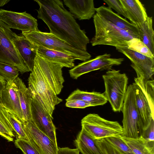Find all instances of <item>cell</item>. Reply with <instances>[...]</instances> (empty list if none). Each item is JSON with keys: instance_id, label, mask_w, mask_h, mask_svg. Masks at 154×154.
<instances>
[{"instance_id": "cell-27", "label": "cell", "mask_w": 154, "mask_h": 154, "mask_svg": "<svg viewBox=\"0 0 154 154\" xmlns=\"http://www.w3.org/2000/svg\"><path fill=\"white\" fill-rule=\"evenodd\" d=\"M14 132L6 110L0 108V135L9 142L13 141L15 136Z\"/></svg>"}, {"instance_id": "cell-29", "label": "cell", "mask_w": 154, "mask_h": 154, "mask_svg": "<svg viewBox=\"0 0 154 154\" xmlns=\"http://www.w3.org/2000/svg\"><path fill=\"white\" fill-rule=\"evenodd\" d=\"M7 112L8 116L13 128L16 139L29 141L21 122L14 115L7 111Z\"/></svg>"}, {"instance_id": "cell-5", "label": "cell", "mask_w": 154, "mask_h": 154, "mask_svg": "<svg viewBox=\"0 0 154 154\" xmlns=\"http://www.w3.org/2000/svg\"><path fill=\"white\" fill-rule=\"evenodd\" d=\"M28 81V88L32 97L36 99L53 118L55 106L63 100L53 91L35 63Z\"/></svg>"}, {"instance_id": "cell-2", "label": "cell", "mask_w": 154, "mask_h": 154, "mask_svg": "<svg viewBox=\"0 0 154 154\" xmlns=\"http://www.w3.org/2000/svg\"><path fill=\"white\" fill-rule=\"evenodd\" d=\"M95 35L91 41L92 46L106 45L127 47L126 42L134 35L107 21L96 13L93 17Z\"/></svg>"}, {"instance_id": "cell-37", "label": "cell", "mask_w": 154, "mask_h": 154, "mask_svg": "<svg viewBox=\"0 0 154 154\" xmlns=\"http://www.w3.org/2000/svg\"><path fill=\"white\" fill-rule=\"evenodd\" d=\"M57 154H79L78 149H72L69 148H58Z\"/></svg>"}, {"instance_id": "cell-31", "label": "cell", "mask_w": 154, "mask_h": 154, "mask_svg": "<svg viewBox=\"0 0 154 154\" xmlns=\"http://www.w3.org/2000/svg\"><path fill=\"white\" fill-rule=\"evenodd\" d=\"M105 139L124 154H134L129 146L120 137V136L111 137Z\"/></svg>"}, {"instance_id": "cell-33", "label": "cell", "mask_w": 154, "mask_h": 154, "mask_svg": "<svg viewBox=\"0 0 154 154\" xmlns=\"http://www.w3.org/2000/svg\"><path fill=\"white\" fill-rule=\"evenodd\" d=\"M97 142L105 154H124L105 138L97 140Z\"/></svg>"}, {"instance_id": "cell-4", "label": "cell", "mask_w": 154, "mask_h": 154, "mask_svg": "<svg viewBox=\"0 0 154 154\" xmlns=\"http://www.w3.org/2000/svg\"><path fill=\"white\" fill-rule=\"evenodd\" d=\"M134 91V82L127 87L121 110L123 115L122 136L128 138H138L142 136L146 128L136 106Z\"/></svg>"}, {"instance_id": "cell-16", "label": "cell", "mask_w": 154, "mask_h": 154, "mask_svg": "<svg viewBox=\"0 0 154 154\" xmlns=\"http://www.w3.org/2000/svg\"><path fill=\"white\" fill-rule=\"evenodd\" d=\"M13 42L25 65L29 72H31L37 54L38 46L23 35H17Z\"/></svg>"}, {"instance_id": "cell-23", "label": "cell", "mask_w": 154, "mask_h": 154, "mask_svg": "<svg viewBox=\"0 0 154 154\" xmlns=\"http://www.w3.org/2000/svg\"><path fill=\"white\" fill-rule=\"evenodd\" d=\"M37 53L47 60L63 67L73 68L75 66V59L72 56L63 52L38 46Z\"/></svg>"}, {"instance_id": "cell-15", "label": "cell", "mask_w": 154, "mask_h": 154, "mask_svg": "<svg viewBox=\"0 0 154 154\" xmlns=\"http://www.w3.org/2000/svg\"><path fill=\"white\" fill-rule=\"evenodd\" d=\"M1 101L3 107L16 116L23 123L17 89L14 81L6 82L2 91Z\"/></svg>"}, {"instance_id": "cell-26", "label": "cell", "mask_w": 154, "mask_h": 154, "mask_svg": "<svg viewBox=\"0 0 154 154\" xmlns=\"http://www.w3.org/2000/svg\"><path fill=\"white\" fill-rule=\"evenodd\" d=\"M139 39L148 48L154 55V31L152 27V18L148 17L142 23L137 26Z\"/></svg>"}, {"instance_id": "cell-24", "label": "cell", "mask_w": 154, "mask_h": 154, "mask_svg": "<svg viewBox=\"0 0 154 154\" xmlns=\"http://www.w3.org/2000/svg\"><path fill=\"white\" fill-rule=\"evenodd\" d=\"M72 99L82 100L89 103L91 106L103 105L107 102L103 93L84 91L79 89L72 92L66 100Z\"/></svg>"}, {"instance_id": "cell-1", "label": "cell", "mask_w": 154, "mask_h": 154, "mask_svg": "<svg viewBox=\"0 0 154 154\" xmlns=\"http://www.w3.org/2000/svg\"><path fill=\"white\" fill-rule=\"evenodd\" d=\"M39 8L37 17L48 27L50 33L68 44L87 51L89 39L60 0H34Z\"/></svg>"}, {"instance_id": "cell-36", "label": "cell", "mask_w": 154, "mask_h": 154, "mask_svg": "<svg viewBox=\"0 0 154 154\" xmlns=\"http://www.w3.org/2000/svg\"><path fill=\"white\" fill-rule=\"evenodd\" d=\"M66 106L71 108H84L91 106L88 103L81 100L72 99L66 100Z\"/></svg>"}, {"instance_id": "cell-35", "label": "cell", "mask_w": 154, "mask_h": 154, "mask_svg": "<svg viewBox=\"0 0 154 154\" xmlns=\"http://www.w3.org/2000/svg\"><path fill=\"white\" fill-rule=\"evenodd\" d=\"M146 140L154 141V119H152L149 124L144 129L142 136Z\"/></svg>"}, {"instance_id": "cell-11", "label": "cell", "mask_w": 154, "mask_h": 154, "mask_svg": "<svg viewBox=\"0 0 154 154\" xmlns=\"http://www.w3.org/2000/svg\"><path fill=\"white\" fill-rule=\"evenodd\" d=\"M116 48L131 61V66L135 71L137 77H141L144 81L152 79L154 74V58L130 50L127 47Z\"/></svg>"}, {"instance_id": "cell-9", "label": "cell", "mask_w": 154, "mask_h": 154, "mask_svg": "<svg viewBox=\"0 0 154 154\" xmlns=\"http://www.w3.org/2000/svg\"><path fill=\"white\" fill-rule=\"evenodd\" d=\"M111 57L110 54H105L80 63L69 70L70 75L72 79H77L82 75L92 71L109 70L113 66L121 65L124 60L123 58Z\"/></svg>"}, {"instance_id": "cell-19", "label": "cell", "mask_w": 154, "mask_h": 154, "mask_svg": "<svg viewBox=\"0 0 154 154\" xmlns=\"http://www.w3.org/2000/svg\"><path fill=\"white\" fill-rule=\"evenodd\" d=\"M130 23L136 27L143 23L148 16L144 5L138 0H120Z\"/></svg>"}, {"instance_id": "cell-21", "label": "cell", "mask_w": 154, "mask_h": 154, "mask_svg": "<svg viewBox=\"0 0 154 154\" xmlns=\"http://www.w3.org/2000/svg\"><path fill=\"white\" fill-rule=\"evenodd\" d=\"M17 89L20 106L22 111L23 123L31 120V105L32 97L28 88L22 80L17 77L14 81Z\"/></svg>"}, {"instance_id": "cell-25", "label": "cell", "mask_w": 154, "mask_h": 154, "mask_svg": "<svg viewBox=\"0 0 154 154\" xmlns=\"http://www.w3.org/2000/svg\"><path fill=\"white\" fill-rule=\"evenodd\" d=\"M120 137L134 154H154V141H147L142 137L138 138Z\"/></svg>"}, {"instance_id": "cell-22", "label": "cell", "mask_w": 154, "mask_h": 154, "mask_svg": "<svg viewBox=\"0 0 154 154\" xmlns=\"http://www.w3.org/2000/svg\"><path fill=\"white\" fill-rule=\"evenodd\" d=\"M75 143L76 148L82 154H105L98 144L97 140L93 138L82 128Z\"/></svg>"}, {"instance_id": "cell-12", "label": "cell", "mask_w": 154, "mask_h": 154, "mask_svg": "<svg viewBox=\"0 0 154 154\" xmlns=\"http://www.w3.org/2000/svg\"><path fill=\"white\" fill-rule=\"evenodd\" d=\"M29 141L40 154H57L58 148L32 121L23 124Z\"/></svg>"}, {"instance_id": "cell-18", "label": "cell", "mask_w": 154, "mask_h": 154, "mask_svg": "<svg viewBox=\"0 0 154 154\" xmlns=\"http://www.w3.org/2000/svg\"><path fill=\"white\" fill-rule=\"evenodd\" d=\"M74 18L79 20H90L95 12L93 0H63Z\"/></svg>"}, {"instance_id": "cell-38", "label": "cell", "mask_w": 154, "mask_h": 154, "mask_svg": "<svg viewBox=\"0 0 154 154\" xmlns=\"http://www.w3.org/2000/svg\"><path fill=\"white\" fill-rule=\"evenodd\" d=\"M6 81L0 75V108H4L2 104V91L6 83Z\"/></svg>"}, {"instance_id": "cell-7", "label": "cell", "mask_w": 154, "mask_h": 154, "mask_svg": "<svg viewBox=\"0 0 154 154\" xmlns=\"http://www.w3.org/2000/svg\"><path fill=\"white\" fill-rule=\"evenodd\" d=\"M82 128L93 138L99 140L122 136V127L117 121L106 120L95 113H90L81 120Z\"/></svg>"}, {"instance_id": "cell-17", "label": "cell", "mask_w": 154, "mask_h": 154, "mask_svg": "<svg viewBox=\"0 0 154 154\" xmlns=\"http://www.w3.org/2000/svg\"><path fill=\"white\" fill-rule=\"evenodd\" d=\"M95 10L99 16L107 21L139 38L138 31L136 26L114 12L111 8L102 5L95 8Z\"/></svg>"}, {"instance_id": "cell-8", "label": "cell", "mask_w": 154, "mask_h": 154, "mask_svg": "<svg viewBox=\"0 0 154 154\" xmlns=\"http://www.w3.org/2000/svg\"><path fill=\"white\" fill-rule=\"evenodd\" d=\"M17 35L0 20V62L16 67L23 74L29 71L13 42Z\"/></svg>"}, {"instance_id": "cell-39", "label": "cell", "mask_w": 154, "mask_h": 154, "mask_svg": "<svg viewBox=\"0 0 154 154\" xmlns=\"http://www.w3.org/2000/svg\"><path fill=\"white\" fill-rule=\"evenodd\" d=\"M10 1V0H0V6L2 7L4 5L7 4Z\"/></svg>"}, {"instance_id": "cell-34", "label": "cell", "mask_w": 154, "mask_h": 154, "mask_svg": "<svg viewBox=\"0 0 154 154\" xmlns=\"http://www.w3.org/2000/svg\"><path fill=\"white\" fill-rule=\"evenodd\" d=\"M108 7L115 10L118 14L123 15L128 19V17L120 0H103Z\"/></svg>"}, {"instance_id": "cell-10", "label": "cell", "mask_w": 154, "mask_h": 154, "mask_svg": "<svg viewBox=\"0 0 154 154\" xmlns=\"http://www.w3.org/2000/svg\"><path fill=\"white\" fill-rule=\"evenodd\" d=\"M34 63L53 91L57 95L59 94L64 82L62 71L63 66L47 60L38 53Z\"/></svg>"}, {"instance_id": "cell-14", "label": "cell", "mask_w": 154, "mask_h": 154, "mask_svg": "<svg viewBox=\"0 0 154 154\" xmlns=\"http://www.w3.org/2000/svg\"><path fill=\"white\" fill-rule=\"evenodd\" d=\"M32 98L31 121L42 132L57 145L56 128L53 122V118L36 99Z\"/></svg>"}, {"instance_id": "cell-3", "label": "cell", "mask_w": 154, "mask_h": 154, "mask_svg": "<svg viewBox=\"0 0 154 154\" xmlns=\"http://www.w3.org/2000/svg\"><path fill=\"white\" fill-rule=\"evenodd\" d=\"M22 34L37 46L60 51L72 56L75 60L85 61L89 59L91 55L87 51L73 46L50 33L36 30L22 32Z\"/></svg>"}, {"instance_id": "cell-6", "label": "cell", "mask_w": 154, "mask_h": 154, "mask_svg": "<svg viewBox=\"0 0 154 154\" xmlns=\"http://www.w3.org/2000/svg\"><path fill=\"white\" fill-rule=\"evenodd\" d=\"M105 91L103 93L114 112L121 111L127 88L128 78L125 73L111 69L102 75Z\"/></svg>"}, {"instance_id": "cell-13", "label": "cell", "mask_w": 154, "mask_h": 154, "mask_svg": "<svg viewBox=\"0 0 154 154\" xmlns=\"http://www.w3.org/2000/svg\"><path fill=\"white\" fill-rule=\"evenodd\" d=\"M0 20L10 29L22 32L38 29L37 20L26 11L17 12L1 9Z\"/></svg>"}, {"instance_id": "cell-32", "label": "cell", "mask_w": 154, "mask_h": 154, "mask_svg": "<svg viewBox=\"0 0 154 154\" xmlns=\"http://www.w3.org/2000/svg\"><path fill=\"white\" fill-rule=\"evenodd\" d=\"M14 144L16 147L20 149L23 154H40L29 141L16 139Z\"/></svg>"}, {"instance_id": "cell-20", "label": "cell", "mask_w": 154, "mask_h": 154, "mask_svg": "<svg viewBox=\"0 0 154 154\" xmlns=\"http://www.w3.org/2000/svg\"><path fill=\"white\" fill-rule=\"evenodd\" d=\"M134 83L135 104L140 117L146 128L152 119H154V112L152 111L148 99L143 90L138 85Z\"/></svg>"}, {"instance_id": "cell-28", "label": "cell", "mask_w": 154, "mask_h": 154, "mask_svg": "<svg viewBox=\"0 0 154 154\" xmlns=\"http://www.w3.org/2000/svg\"><path fill=\"white\" fill-rule=\"evenodd\" d=\"M127 48L143 55L154 58L153 55L146 45L139 39L133 38L126 42Z\"/></svg>"}, {"instance_id": "cell-30", "label": "cell", "mask_w": 154, "mask_h": 154, "mask_svg": "<svg viewBox=\"0 0 154 154\" xmlns=\"http://www.w3.org/2000/svg\"><path fill=\"white\" fill-rule=\"evenodd\" d=\"M19 72L16 67L0 62V75L7 82L14 81L18 77Z\"/></svg>"}]
</instances>
